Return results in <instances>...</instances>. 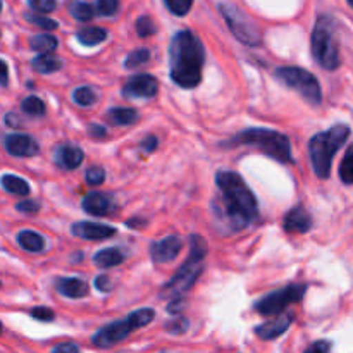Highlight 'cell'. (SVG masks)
<instances>
[{"mask_svg":"<svg viewBox=\"0 0 353 353\" xmlns=\"http://www.w3.org/2000/svg\"><path fill=\"white\" fill-rule=\"evenodd\" d=\"M31 317L37 321H41V323H50V321L55 319V314L52 309H47V307H34L31 310Z\"/></svg>","mask_w":353,"mask_h":353,"instance_id":"cell-38","label":"cell"},{"mask_svg":"<svg viewBox=\"0 0 353 353\" xmlns=\"http://www.w3.org/2000/svg\"><path fill=\"white\" fill-rule=\"evenodd\" d=\"M155 31H157V26H155V23L150 19V17L141 16L140 19L137 21V33L140 34L141 38L150 37V34H154Z\"/></svg>","mask_w":353,"mask_h":353,"instance_id":"cell-34","label":"cell"},{"mask_svg":"<svg viewBox=\"0 0 353 353\" xmlns=\"http://www.w3.org/2000/svg\"><path fill=\"white\" fill-rule=\"evenodd\" d=\"M338 174H340V179L345 185H353V145H350L348 150L345 152V157L341 161L340 169H338Z\"/></svg>","mask_w":353,"mask_h":353,"instance_id":"cell-27","label":"cell"},{"mask_svg":"<svg viewBox=\"0 0 353 353\" xmlns=\"http://www.w3.org/2000/svg\"><path fill=\"white\" fill-rule=\"evenodd\" d=\"M159 81L152 74H137L128 79L123 88L126 99H152L157 95Z\"/></svg>","mask_w":353,"mask_h":353,"instance_id":"cell-11","label":"cell"},{"mask_svg":"<svg viewBox=\"0 0 353 353\" xmlns=\"http://www.w3.org/2000/svg\"><path fill=\"white\" fill-rule=\"evenodd\" d=\"M7 79H9V68H7L6 62L0 59V83L7 85Z\"/></svg>","mask_w":353,"mask_h":353,"instance_id":"cell-47","label":"cell"},{"mask_svg":"<svg viewBox=\"0 0 353 353\" xmlns=\"http://www.w3.org/2000/svg\"><path fill=\"white\" fill-rule=\"evenodd\" d=\"M207 257V241L199 234L190 236V255L185 264L176 271V274L162 286V299H179L185 295L203 271V262Z\"/></svg>","mask_w":353,"mask_h":353,"instance_id":"cell-3","label":"cell"},{"mask_svg":"<svg viewBox=\"0 0 353 353\" xmlns=\"http://www.w3.org/2000/svg\"><path fill=\"white\" fill-rule=\"evenodd\" d=\"M88 133L92 134L93 138H103L107 137V130L103 126H99V124H90Z\"/></svg>","mask_w":353,"mask_h":353,"instance_id":"cell-46","label":"cell"},{"mask_svg":"<svg viewBox=\"0 0 353 353\" xmlns=\"http://www.w3.org/2000/svg\"><path fill=\"white\" fill-rule=\"evenodd\" d=\"M181 240L178 236H168L162 240L154 241L150 247V257L152 261L157 264H165V262L174 261L181 252Z\"/></svg>","mask_w":353,"mask_h":353,"instance_id":"cell-13","label":"cell"},{"mask_svg":"<svg viewBox=\"0 0 353 353\" xmlns=\"http://www.w3.org/2000/svg\"><path fill=\"white\" fill-rule=\"evenodd\" d=\"M71 14L78 21H90L95 16V9H93V6H90L86 2H72Z\"/></svg>","mask_w":353,"mask_h":353,"instance_id":"cell-31","label":"cell"},{"mask_svg":"<svg viewBox=\"0 0 353 353\" xmlns=\"http://www.w3.org/2000/svg\"><path fill=\"white\" fill-rule=\"evenodd\" d=\"M283 228L288 233H307L312 228V217L307 212L305 207L296 205L290 210L283 221Z\"/></svg>","mask_w":353,"mask_h":353,"instance_id":"cell-18","label":"cell"},{"mask_svg":"<svg viewBox=\"0 0 353 353\" xmlns=\"http://www.w3.org/2000/svg\"><path fill=\"white\" fill-rule=\"evenodd\" d=\"M0 10H2V0H0Z\"/></svg>","mask_w":353,"mask_h":353,"instance_id":"cell-51","label":"cell"},{"mask_svg":"<svg viewBox=\"0 0 353 353\" xmlns=\"http://www.w3.org/2000/svg\"><path fill=\"white\" fill-rule=\"evenodd\" d=\"M292 324H293V314L283 312L279 314V316H276L272 321H268V323L255 327V334H257L261 340H276V338L281 336L283 333H286Z\"/></svg>","mask_w":353,"mask_h":353,"instance_id":"cell-15","label":"cell"},{"mask_svg":"<svg viewBox=\"0 0 353 353\" xmlns=\"http://www.w3.org/2000/svg\"><path fill=\"white\" fill-rule=\"evenodd\" d=\"M16 209L19 210V212H24V214H34L40 210V203L34 202V200H23V202L17 203Z\"/></svg>","mask_w":353,"mask_h":353,"instance_id":"cell-41","label":"cell"},{"mask_svg":"<svg viewBox=\"0 0 353 353\" xmlns=\"http://www.w3.org/2000/svg\"><path fill=\"white\" fill-rule=\"evenodd\" d=\"M103 181H105V171H103L102 168L95 165V168H90L88 171H86V183H88V185L100 186Z\"/></svg>","mask_w":353,"mask_h":353,"instance_id":"cell-36","label":"cell"},{"mask_svg":"<svg viewBox=\"0 0 353 353\" xmlns=\"http://www.w3.org/2000/svg\"><path fill=\"white\" fill-rule=\"evenodd\" d=\"M307 292L305 285H288L285 288L265 295L264 299L257 300L255 310L262 316H279L285 312L290 305L299 303Z\"/></svg>","mask_w":353,"mask_h":353,"instance_id":"cell-10","label":"cell"},{"mask_svg":"<svg viewBox=\"0 0 353 353\" xmlns=\"http://www.w3.org/2000/svg\"><path fill=\"white\" fill-rule=\"evenodd\" d=\"M76 38H78L79 43L86 45V47H93V45H99L105 40L107 31L103 30V28H97V26L83 28V30L78 31Z\"/></svg>","mask_w":353,"mask_h":353,"instance_id":"cell-24","label":"cell"},{"mask_svg":"<svg viewBox=\"0 0 353 353\" xmlns=\"http://www.w3.org/2000/svg\"><path fill=\"white\" fill-rule=\"evenodd\" d=\"M71 231L74 236L83 238V240H105V238L114 236V233H116V228L107 226V224L81 221V223L72 224Z\"/></svg>","mask_w":353,"mask_h":353,"instance_id":"cell-16","label":"cell"},{"mask_svg":"<svg viewBox=\"0 0 353 353\" xmlns=\"http://www.w3.org/2000/svg\"><path fill=\"white\" fill-rule=\"evenodd\" d=\"M148 61H150V50H148V48H138V50H133L128 55L126 61H124V65H126L128 69H134L147 64Z\"/></svg>","mask_w":353,"mask_h":353,"instance_id":"cell-29","label":"cell"},{"mask_svg":"<svg viewBox=\"0 0 353 353\" xmlns=\"http://www.w3.org/2000/svg\"><path fill=\"white\" fill-rule=\"evenodd\" d=\"M72 100L81 107H90L97 102V93L90 86H79L72 93Z\"/></svg>","mask_w":353,"mask_h":353,"instance_id":"cell-28","label":"cell"},{"mask_svg":"<svg viewBox=\"0 0 353 353\" xmlns=\"http://www.w3.org/2000/svg\"><path fill=\"white\" fill-rule=\"evenodd\" d=\"M50 353H79V347L76 343H61L52 348Z\"/></svg>","mask_w":353,"mask_h":353,"instance_id":"cell-43","label":"cell"},{"mask_svg":"<svg viewBox=\"0 0 353 353\" xmlns=\"http://www.w3.org/2000/svg\"><path fill=\"white\" fill-rule=\"evenodd\" d=\"M34 71L41 72V74H50V72L59 71L62 68V61L54 54H41L37 55L31 62Z\"/></svg>","mask_w":353,"mask_h":353,"instance_id":"cell-23","label":"cell"},{"mask_svg":"<svg viewBox=\"0 0 353 353\" xmlns=\"http://www.w3.org/2000/svg\"><path fill=\"white\" fill-rule=\"evenodd\" d=\"M331 341L327 340H319V341H314L309 348H307L303 353H331Z\"/></svg>","mask_w":353,"mask_h":353,"instance_id":"cell-40","label":"cell"},{"mask_svg":"<svg viewBox=\"0 0 353 353\" xmlns=\"http://www.w3.org/2000/svg\"><path fill=\"white\" fill-rule=\"evenodd\" d=\"M3 145L14 157H33L40 152V147L30 134H9L3 140Z\"/></svg>","mask_w":353,"mask_h":353,"instance_id":"cell-14","label":"cell"},{"mask_svg":"<svg viewBox=\"0 0 353 353\" xmlns=\"http://www.w3.org/2000/svg\"><path fill=\"white\" fill-rule=\"evenodd\" d=\"M116 200L109 193H100V192H92L83 199V210L90 216L103 217L110 216V214L116 210Z\"/></svg>","mask_w":353,"mask_h":353,"instance_id":"cell-12","label":"cell"},{"mask_svg":"<svg viewBox=\"0 0 353 353\" xmlns=\"http://www.w3.org/2000/svg\"><path fill=\"white\" fill-rule=\"evenodd\" d=\"M24 19L30 21L31 24H34V26H40L43 28V30H55V28L59 26L57 21L54 19H48V17L45 16H38V14H24Z\"/></svg>","mask_w":353,"mask_h":353,"instance_id":"cell-33","label":"cell"},{"mask_svg":"<svg viewBox=\"0 0 353 353\" xmlns=\"http://www.w3.org/2000/svg\"><path fill=\"white\" fill-rule=\"evenodd\" d=\"M238 145L257 147L262 154L269 155V157L276 159L283 164H292L293 162L290 138L279 131L265 130V128H250V130L241 131L230 141L223 143V147H238Z\"/></svg>","mask_w":353,"mask_h":353,"instance_id":"cell-5","label":"cell"},{"mask_svg":"<svg viewBox=\"0 0 353 353\" xmlns=\"http://www.w3.org/2000/svg\"><path fill=\"white\" fill-rule=\"evenodd\" d=\"M17 243L23 250L30 252V254H38L45 248V238L34 231L24 230L17 234Z\"/></svg>","mask_w":353,"mask_h":353,"instance_id":"cell-22","label":"cell"},{"mask_svg":"<svg viewBox=\"0 0 353 353\" xmlns=\"http://www.w3.org/2000/svg\"><path fill=\"white\" fill-rule=\"evenodd\" d=\"M28 6L37 14H48L52 10H55L57 0H28Z\"/></svg>","mask_w":353,"mask_h":353,"instance_id":"cell-35","label":"cell"},{"mask_svg":"<svg viewBox=\"0 0 353 353\" xmlns=\"http://www.w3.org/2000/svg\"><path fill=\"white\" fill-rule=\"evenodd\" d=\"M171 79L181 88H195L202 81V68L205 50L192 31L185 30L174 34L171 41Z\"/></svg>","mask_w":353,"mask_h":353,"instance_id":"cell-2","label":"cell"},{"mask_svg":"<svg viewBox=\"0 0 353 353\" xmlns=\"http://www.w3.org/2000/svg\"><path fill=\"white\" fill-rule=\"evenodd\" d=\"M155 319V310L152 309H140L137 312H131L126 319L116 321L112 324H107L102 330L97 331L92 336V343L97 348H109L114 345L121 343L126 340L133 331L140 330V327L148 326L152 321Z\"/></svg>","mask_w":353,"mask_h":353,"instance_id":"cell-7","label":"cell"},{"mask_svg":"<svg viewBox=\"0 0 353 353\" xmlns=\"http://www.w3.org/2000/svg\"><path fill=\"white\" fill-rule=\"evenodd\" d=\"M165 6L176 16H186L193 6V0H165Z\"/></svg>","mask_w":353,"mask_h":353,"instance_id":"cell-32","label":"cell"},{"mask_svg":"<svg viewBox=\"0 0 353 353\" xmlns=\"http://www.w3.org/2000/svg\"><path fill=\"white\" fill-rule=\"evenodd\" d=\"M145 224H147V219H141V217H131V219L126 223V226L140 230V228H143Z\"/></svg>","mask_w":353,"mask_h":353,"instance_id":"cell-48","label":"cell"},{"mask_svg":"<svg viewBox=\"0 0 353 353\" xmlns=\"http://www.w3.org/2000/svg\"><path fill=\"white\" fill-rule=\"evenodd\" d=\"M186 330H188V321L183 319V317H176L168 324V331L172 334H181Z\"/></svg>","mask_w":353,"mask_h":353,"instance_id":"cell-39","label":"cell"},{"mask_svg":"<svg viewBox=\"0 0 353 353\" xmlns=\"http://www.w3.org/2000/svg\"><path fill=\"white\" fill-rule=\"evenodd\" d=\"M0 333H2V323H0Z\"/></svg>","mask_w":353,"mask_h":353,"instance_id":"cell-50","label":"cell"},{"mask_svg":"<svg viewBox=\"0 0 353 353\" xmlns=\"http://www.w3.org/2000/svg\"><path fill=\"white\" fill-rule=\"evenodd\" d=\"M21 107H23L24 112L30 114V116L38 117V116H43L45 114V102L34 95L24 99L23 103H21Z\"/></svg>","mask_w":353,"mask_h":353,"instance_id":"cell-30","label":"cell"},{"mask_svg":"<svg viewBox=\"0 0 353 353\" xmlns=\"http://www.w3.org/2000/svg\"><path fill=\"white\" fill-rule=\"evenodd\" d=\"M276 78L288 88L299 92L310 105H319L323 102V90L312 72L296 65H281L276 69Z\"/></svg>","mask_w":353,"mask_h":353,"instance_id":"cell-8","label":"cell"},{"mask_svg":"<svg viewBox=\"0 0 353 353\" xmlns=\"http://www.w3.org/2000/svg\"><path fill=\"white\" fill-rule=\"evenodd\" d=\"M157 145H159L157 137H154V134H148V137H145V140L141 141L140 147H141V150H145L150 154V152H154L155 148H157Z\"/></svg>","mask_w":353,"mask_h":353,"instance_id":"cell-42","label":"cell"},{"mask_svg":"<svg viewBox=\"0 0 353 353\" xmlns=\"http://www.w3.org/2000/svg\"><path fill=\"white\" fill-rule=\"evenodd\" d=\"M30 47L33 48L38 54H52L55 48L59 47L57 38L52 37V34H37L30 40Z\"/></svg>","mask_w":353,"mask_h":353,"instance_id":"cell-25","label":"cell"},{"mask_svg":"<svg viewBox=\"0 0 353 353\" xmlns=\"http://www.w3.org/2000/svg\"><path fill=\"white\" fill-rule=\"evenodd\" d=\"M219 196L212 202L214 219L224 234H233L250 226L259 216V203L252 190L238 172L221 171L216 174Z\"/></svg>","mask_w":353,"mask_h":353,"instance_id":"cell-1","label":"cell"},{"mask_svg":"<svg viewBox=\"0 0 353 353\" xmlns=\"http://www.w3.org/2000/svg\"><path fill=\"white\" fill-rule=\"evenodd\" d=\"M219 10L223 14L224 21H226L228 28H230V31L238 41L248 45V47L261 45V30H259V26L250 16H247L243 10L238 9L234 3H221Z\"/></svg>","mask_w":353,"mask_h":353,"instance_id":"cell-9","label":"cell"},{"mask_svg":"<svg viewBox=\"0 0 353 353\" xmlns=\"http://www.w3.org/2000/svg\"><path fill=\"white\" fill-rule=\"evenodd\" d=\"M2 186L6 192L12 193V195H28L30 193V185L24 181L23 178L14 174H6L2 176Z\"/></svg>","mask_w":353,"mask_h":353,"instance_id":"cell-26","label":"cell"},{"mask_svg":"<svg viewBox=\"0 0 353 353\" xmlns=\"http://www.w3.org/2000/svg\"><path fill=\"white\" fill-rule=\"evenodd\" d=\"M348 137H350V128L347 124H334L327 131L317 133L316 137L310 138L309 155L317 178H330L334 155L347 143Z\"/></svg>","mask_w":353,"mask_h":353,"instance_id":"cell-4","label":"cell"},{"mask_svg":"<svg viewBox=\"0 0 353 353\" xmlns=\"http://www.w3.org/2000/svg\"><path fill=\"white\" fill-rule=\"evenodd\" d=\"M124 257H126V255H124V252L121 250L119 247L103 248V250L97 252V254L93 255V264L100 269H110L123 264Z\"/></svg>","mask_w":353,"mask_h":353,"instance_id":"cell-20","label":"cell"},{"mask_svg":"<svg viewBox=\"0 0 353 353\" xmlns=\"http://www.w3.org/2000/svg\"><path fill=\"white\" fill-rule=\"evenodd\" d=\"M119 9V0H97V10L102 16H114Z\"/></svg>","mask_w":353,"mask_h":353,"instance_id":"cell-37","label":"cell"},{"mask_svg":"<svg viewBox=\"0 0 353 353\" xmlns=\"http://www.w3.org/2000/svg\"><path fill=\"white\" fill-rule=\"evenodd\" d=\"M138 110L131 107H114L107 112V121L114 126H130L138 121Z\"/></svg>","mask_w":353,"mask_h":353,"instance_id":"cell-21","label":"cell"},{"mask_svg":"<svg viewBox=\"0 0 353 353\" xmlns=\"http://www.w3.org/2000/svg\"><path fill=\"white\" fill-rule=\"evenodd\" d=\"M347 2L350 3V7H352V9H353V0H347Z\"/></svg>","mask_w":353,"mask_h":353,"instance_id":"cell-49","label":"cell"},{"mask_svg":"<svg viewBox=\"0 0 353 353\" xmlns=\"http://www.w3.org/2000/svg\"><path fill=\"white\" fill-rule=\"evenodd\" d=\"M85 154L76 145H61L54 152V162L64 171H74L81 165Z\"/></svg>","mask_w":353,"mask_h":353,"instance_id":"cell-17","label":"cell"},{"mask_svg":"<svg viewBox=\"0 0 353 353\" xmlns=\"http://www.w3.org/2000/svg\"><path fill=\"white\" fill-rule=\"evenodd\" d=\"M186 307V303H185V300L181 299V296H179V299H172L171 302H169V305H168V310L171 314H174V316H178L179 312H181L183 309H185Z\"/></svg>","mask_w":353,"mask_h":353,"instance_id":"cell-44","label":"cell"},{"mask_svg":"<svg viewBox=\"0 0 353 353\" xmlns=\"http://www.w3.org/2000/svg\"><path fill=\"white\" fill-rule=\"evenodd\" d=\"M55 288L61 295L68 296V299H83L90 293L88 285L83 279L78 278H61L55 281Z\"/></svg>","mask_w":353,"mask_h":353,"instance_id":"cell-19","label":"cell"},{"mask_svg":"<svg viewBox=\"0 0 353 353\" xmlns=\"http://www.w3.org/2000/svg\"><path fill=\"white\" fill-rule=\"evenodd\" d=\"M95 286L100 292H109V290H112V283H110V279L107 276H99L95 279Z\"/></svg>","mask_w":353,"mask_h":353,"instance_id":"cell-45","label":"cell"},{"mask_svg":"<svg viewBox=\"0 0 353 353\" xmlns=\"http://www.w3.org/2000/svg\"><path fill=\"white\" fill-rule=\"evenodd\" d=\"M310 50L314 61L326 71H336L340 68L341 57L336 40V23L327 14L317 17L310 37Z\"/></svg>","mask_w":353,"mask_h":353,"instance_id":"cell-6","label":"cell"}]
</instances>
